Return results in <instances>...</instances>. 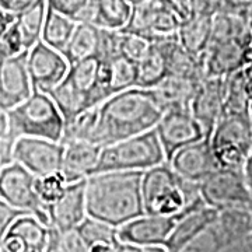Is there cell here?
<instances>
[{
	"instance_id": "cell-1",
	"label": "cell",
	"mask_w": 252,
	"mask_h": 252,
	"mask_svg": "<svg viewBox=\"0 0 252 252\" xmlns=\"http://www.w3.org/2000/svg\"><path fill=\"white\" fill-rule=\"evenodd\" d=\"M162 112L150 90L132 87L112 94L98 105V119L91 142L107 146L153 129Z\"/></svg>"
},
{
	"instance_id": "cell-2",
	"label": "cell",
	"mask_w": 252,
	"mask_h": 252,
	"mask_svg": "<svg viewBox=\"0 0 252 252\" xmlns=\"http://www.w3.org/2000/svg\"><path fill=\"white\" fill-rule=\"evenodd\" d=\"M143 172L104 171L87 177V215L115 227L143 215Z\"/></svg>"
},
{
	"instance_id": "cell-3",
	"label": "cell",
	"mask_w": 252,
	"mask_h": 252,
	"mask_svg": "<svg viewBox=\"0 0 252 252\" xmlns=\"http://www.w3.org/2000/svg\"><path fill=\"white\" fill-rule=\"evenodd\" d=\"M142 196L144 213L160 216L187 215L192 210L205 206L200 195V182L181 177L164 161L143 172Z\"/></svg>"
},
{
	"instance_id": "cell-4",
	"label": "cell",
	"mask_w": 252,
	"mask_h": 252,
	"mask_svg": "<svg viewBox=\"0 0 252 252\" xmlns=\"http://www.w3.org/2000/svg\"><path fill=\"white\" fill-rule=\"evenodd\" d=\"M6 114L9 124L7 150L10 160L13 146L18 137L34 136L56 142L62 139L64 121L48 93L34 90L27 99L6 111Z\"/></svg>"
},
{
	"instance_id": "cell-5",
	"label": "cell",
	"mask_w": 252,
	"mask_h": 252,
	"mask_svg": "<svg viewBox=\"0 0 252 252\" xmlns=\"http://www.w3.org/2000/svg\"><path fill=\"white\" fill-rule=\"evenodd\" d=\"M167 161L156 129L102 146L93 174L104 171H146Z\"/></svg>"
},
{
	"instance_id": "cell-6",
	"label": "cell",
	"mask_w": 252,
	"mask_h": 252,
	"mask_svg": "<svg viewBox=\"0 0 252 252\" xmlns=\"http://www.w3.org/2000/svg\"><path fill=\"white\" fill-rule=\"evenodd\" d=\"M185 251L252 252V209L220 210L215 223L190 241Z\"/></svg>"
},
{
	"instance_id": "cell-7",
	"label": "cell",
	"mask_w": 252,
	"mask_h": 252,
	"mask_svg": "<svg viewBox=\"0 0 252 252\" xmlns=\"http://www.w3.org/2000/svg\"><path fill=\"white\" fill-rule=\"evenodd\" d=\"M210 144L220 167L243 168L252 152L248 114H221L210 133Z\"/></svg>"
},
{
	"instance_id": "cell-8",
	"label": "cell",
	"mask_w": 252,
	"mask_h": 252,
	"mask_svg": "<svg viewBox=\"0 0 252 252\" xmlns=\"http://www.w3.org/2000/svg\"><path fill=\"white\" fill-rule=\"evenodd\" d=\"M200 195L216 210L252 209L251 195L243 168L219 167L200 182Z\"/></svg>"
},
{
	"instance_id": "cell-9",
	"label": "cell",
	"mask_w": 252,
	"mask_h": 252,
	"mask_svg": "<svg viewBox=\"0 0 252 252\" xmlns=\"http://www.w3.org/2000/svg\"><path fill=\"white\" fill-rule=\"evenodd\" d=\"M35 178L32 172L16 161L3 165L0 168V198L49 225L48 207L36 195Z\"/></svg>"
},
{
	"instance_id": "cell-10",
	"label": "cell",
	"mask_w": 252,
	"mask_h": 252,
	"mask_svg": "<svg viewBox=\"0 0 252 252\" xmlns=\"http://www.w3.org/2000/svg\"><path fill=\"white\" fill-rule=\"evenodd\" d=\"M63 149L61 142L23 136L18 137L11 150V161H16L26 167L35 177L46 175L55 171H61Z\"/></svg>"
},
{
	"instance_id": "cell-11",
	"label": "cell",
	"mask_w": 252,
	"mask_h": 252,
	"mask_svg": "<svg viewBox=\"0 0 252 252\" xmlns=\"http://www.w3.org/2000/svg\"><path fill=\"white\" fill-rule=\"evenodd\" d=\"M154 129L165 153L167 161L171 160L172 156L181 147L198 142L207 136L189 109H172L162 112Z\"/></svg>"
},
{
	"instance_id": "cell-12",
	"label": "cell",
	"mask_w": 252,
	"mask_h": 252,
	"mask_svg": "<svg viewBox=\"0 0 252 252\" xmlns=\"http://www.w3.org/2000/svg\"><path fill=\"white\" fill-rule=\"evenodd\" d=\"M27 66L34 90L48 93L64 79L70 63L61 51L38 41L28 49Z\"/></svg>"
},
{
	"instance_id": "cell-13",
	"label": "cell",
	"mask_w": 252,
	"mask_h": 252,
	"mask_svg": "<svg viewBox=\"0 0 252 252\" xmlns=\"http://www.w3.org/2000/svg\"><path fill=\"white\" fill-rule=\"evenodd\" d=\"M28 51L16 56L0 58V109L9 111L27 99L32 91V81L27 66Z\"/></svg>"
},
{
	"instance_id": "cell-14",
	"label": "cell",
	"mask_w": 252,
	"mask_h": 252,
	"mask_svg": "<svg viewBox=\"0 0 252 252\" xmlns=\"http://www.w3.org/2000/svg\"><path fill=\"white\" fill-rule=\"evenodd\" d=\"M178 220V216H160L143 213L118 227V235L121 241L135 244L144 252L149 247H165V243Z\"/></svg>"
},
{
	"instance_id": "cell-15",
	"label": "cell",
	"mask_w": 252,
	"mask_h": 252,
	"mask_svg": "<svg viewBox=\"0 0 252 252\" xmlns=\"http://www.w3.org/2000/svg\"><path fill=\"white\" fill-rule=\"evenodd\" d=\"M168 162L181 177L195 182H202L220 167L210 144V136L181 147Z\"/></svg>"
},
{
	"instance_id": "cell-16",
	"label": "cell",
	"mask_w": 252,
	"mask_h": 252,
	"mask_svg": "<svg viewBox=\"0 0 252 252\" xmlns=\"http://www.w3.org/2000/svg\"><path fill=\"white\" fill-rule=\"evenodd\" d=\"M48 215L49 225H54L59 231L77 228L87 217L86 178L69 182L62 196L48 206Z\"/></svg>"
},
{
	"instance_id": "cell-17",
	"label": "cell",
	"mask_w": 252,
	"mask_h": 252,
	"mask_svg": "<svg viewBox=\"0 0 252 252\" xmlns=\"http://www.w3.org/2000/svg\"><path fill=\"white\" fill-rule=\"evenodd\" d=\"M225 94V77H206L199 84L189 111L210 136L223 111Z\"/></svg>"
},
{
	"instance_id": "cell-18",
	"label": "cell",
	"mask_w": 252,
	"mask_h": 252,
	"mask_svg": "<svg viewBox=\"0 0 252 252\" xmlns=\"http://www.w3.org/2000/svg\"><path fill=\"white\" fill-rule=\"evenodd\" d=\"M251 42L241 38L209 42L205 52L199 56L206 77H227L240 70L244 49Z\"/></svg>"
},
{
	"instance_id": "cell-19",
	"label": "cell",
	"mask_w": 252,
	"mask_h": 252,
	"mask_svg": "<svg viewBox=\"0 0 252 252\" xmlns=\"http://www.w3.org/2000/svg\"><path fill=\"white\" fill-rule=\"evenodd\" d=\"M63 146L61 172L66 177L67 182L90 177L97 167L102 146L90 140H73L63 143Z\"/></svg>"
},
{
	"instance_id": "cell-20",
	"label": "cell",
	"mask_w": 252,
	"mask_h": 252,
	"mask_svg": "<svg viewBox=\"0 0 252 252\" xmlns=\"http://www.w3.org/2000/svg\"><path fill=\"white\" fill-rule=\"evenodd\" d=\"M219 210L215 207L205 206L192 210L181 217L174 225L165 247L168 252H184L187 245L193 241L200 233H203L209 225L215 223Z\"/></svg>"
},
{
	"instance_id": "cell-21",
	"label": "cell",
	"mask_w": 252,
	"mask_h": 252,
	"mask_svg": "<svg viewBox=\"0 0 252 252\" xmlns=\"http://www.w3.org/2000/svg\"><path fill=\"white\" fill-rule=\"evenodd\" d=\"M199 84L200 83L177 76H165L149 90L161 112H167L172 109H189Z\"/></svg>"
},
{
	"instance_id": "cell-22",
	"label": "cell",
	"mask_w": 252,
	"mask_h": 252,
	"mask_svg": "<svg viewBox=\"0 0 252 252\" xmlns=\"http://www.w3.org/2000/svg\"><path fill=\"white\" fill-rule=\"evenodd\" d=\"M130 13L129 0H90L80 23H91L104 30H124Z\"/></svg>"
},
{
	"instance_id": "cell-23",
	"label": "cell",
	"mask_w": 252,
	"mask_h": 252,
	"mask_svg": "<svg viewBox=\"0 0 252 252\" xmlns=\"http://www.w3.org/2000/svg\"><path fill=\"white\" fill-rule=\"evenodd\" d=\"M165 56L167 76H177L196 83H202L206 79L200 58L190 54L181 45L177 35L165 38Z\"/></svg>"
},
{
	"instance_id": "cell-24",
	"label": "cell",
	"mask_w": 252,
	"mask_h": 252,
	"mask_svg": "<svg viewBox=\"0 0 252 252\" xmlns=\"http://www.w3.org/2000/svg\"><path fill=\"white\" fill-rule=\"evenodd\" d=\"M165 38L152 39L150 49L137 62V83L136 87L152 89L168 74L167 73V56H165Z\"/></svg>"
},
{
	"instance_id": "cell-25",
	"label": "cell",
	"mask_w": 252,
	"mask_h": 252,
	"mask_svg": "<svg viewBox=\"0 0 252 252\" xmlns=\"http://www.w3.org/2000/svg\"><path fill=\"white\" fill-rule=\"evenodd\" d=\"M212 20L213 16H187L177 32L181 45L195 56H200L210 41Z\"/></svg>"
},
{
	"instance_id": "cell-26",
	"label": "cell",
	"mask_w": 252,
	"mask_h": 252,
	"mask_svg": "<svg viewBox=\"0 0 252 252\" xmlns=\"http://www.w3.org/2000/svg\"><path fill=\"white\" fill-rule=\"evenodd\" d=\"M77 230L89 245L90 252H117L119 235L115 225L87 215Z\"/></svg>"
},
{
	"instance_id": "cell-27",
	"label": "cell",
	"mask_w": 252,
	"mask_h": 252,
	"mask_svg": "<svg viewBox=\"0 0 252 252\" xmlns=\"http://www.w3.org/2000/svg\"><path fill=\"white\" fill-rule=\"evenodd\" d=\"M99 31L101 28L91 23H77L67 45L62 51L67 62L72 64L81 59L97 56L99 46Z\"/></svg>"
},
{
	"instance_id": "cell-28",
	"label": "cell",
	"mask_w": 252,
	"mask_h": 252,
	"mask_svg": "<svg viewBox=\"0 0 252 252\" xmlns=\"http://www.w3.org/2000/svg\"><path fill=\"white\" fill-rule=\"evenodd\" d=\"M48 94L54 99L59 112L62 114L64 124L76 115H79L84 109L94 107L91 105L89 97L84 93H81L66 76L59 84H56L54 89L48 91Z\"/></svg>"
},
{
	"instance_id": "cell-29",
	"label": "cell",
	"mask_w": 252,
	"mask_h": 252,
	"mask_svg": "<svg viewBox=\"0 0 252 252\" xmlns=\"http://www.w3.org/2000/svg\"><path fill=\"white\" fill-rule=\"evenodd\" d=\"M99 59L97 56H91L81 59L79 62H74L70 64L69 72L66 77L72 81L73 84L84 93L91 105H98L97 99V86H98V73H99Z\"/></svg>"
},
{
	"instance_id": "cell-30",
	"label": "cell",
	"mask_w": 252,
	"mask_h": 252,
	"mask_svg": "<svg viewBox=\"0 0 252 252\" xmlns=\"http://www.w3.org/2000/svg\"><path fill=\"white\" fill-rule=\"evenodd\" d=\"M9 233L20 235L27 245L28 252L46 251L49 228L31 213L18 217L10 227Z\"/></svg>"
},
{
	"instance_id": "cell-31",
	"label": "cell",
	"mask_w": 252,
	"mask_h": 252,
	"mask_svg": "<svg viewBox=\"0 0 252 252\" xmlns=\"http://www.w3.org/2000/svg\"><path fill=\"white\" fill-rule=\"evenodd\" d=\"M48 3L46 0H36L32 6L17 14L16 24L21 32L26 49H31L38 41H41L44 23H45Z\"/></svg>"
},
{
	"instance_id": "cell-32",
	"label": "cell",
	"mask_w": 252,
	"mask_h": 252,
	"mask_svg": "<svg viewBox=\"0 0 252 252\" xmlns=\"http://www.w3.org/2000/svg\"><path fill=\"white\" fill-rule=\"evenodd\" d=\"M76 24L77 23L72 18L66 17L48 7L41 41H44L46 45L52 46L62 52L72 36Z\"/></svg>"
},
{
	"instance_id": "cell-33",
	"label": "cell",
	"mask_w": 252,
	"mask_h": 252,
	"mask_svg": "<svg viewBox=\"0 0 252 252\" xmlns=\"http://www.w3.org/2000/svg\"><path fill=\"white\" fill-rule=\"evenodd\" d=\"M99 105V104H98ZM98 105L84 109L79 115L64 124L61 142L67 143L73 140H90L98 119Z\"/></svg>"
},
{
	"instance_id": "cell-34",
	"label": "cell",
	"mask_w": 252,
	"mask_h": 252,
	"mask_svg": "<svg viewBox=\"0 0 252 252\" xmlns=\"http://www.w3.org/2000/svg\"><path fill=\"white\" fill-rule=\"evenodd\" d=\"M67 180L61 171L51 172L35 178V190L38 198L46 207L55 203L63 195L67 187Z\"/></svg>"
},
{
	"instance_id": "cell-35",
	"label": "cell",
	"mask_w": 252,
	"mask_h": 252,
	"mask_svg": "<svg viewBox=\"0 0 252 252\" xmlns=\"http://www.w3.org/2000/svg\"><path fill=\"white\" fill-rule=\"evenodd\" d=\"M119 39H121V54L136 63L147 54L152 45V39L125 30H121Z\"/></svg>"
},
{
	"instance_id": "cell-36",
	"label": "cell",
	"mask_w": 252,
	"mask_h": 252,
	"mask_svg": "<svg viewBox=\"0 0 252 252\" xmlns=\"http://www.w3.org/2000/svg\"><path fill=\"white\" fill-rule=\"evenodd\" d=\"M27 51L21 32L18 30L17 24L14 21V24L0 35V58H10V56H16Z\"/></svg>"
},
{
	"instance_id": "cell-37",
	"label": "cell",
	"mask_w": 252,
	"mask_h": 252,
	"mask_svg": "<svg viewBox=\"0 0 252 252\" xmlns=\"http://www.w3.org/2000/svg\"><path fill=\"white\" fill-rule=\"evenodd\" d=\"M90 0H46L48 7L80 23Z\"/></svg>"
},
{
	"instance_id": "cell-38",
	"label": "cell",
	"mask_w": 252,
	"mask_h": 252,
	"mask_svg": "<svg viewBox=\"0 0 252 252\" xmlns=\"http://www.w3.org/2000/svg\"><path fill=\"white\" fill-rule=\"evenodd\" d=\"M27 213L28 212L26 210L11 206L9 202L0 198V245H1L3 238L9 233L11 224L17 220L18 217L27 215Z\"/></svg>"
},
{
	"instance_id": "cell-39",
	"label": "cell",
	"mask_w": 252,
	"mask_h": 252,
	"mask_svg": "<svg viewBox=\"0 0 252 252\" xmlns=\"http://www.w3.org/2000/svg\"><path fill=\"white\" fill-rule=\"evenodd\" d=\"M7 132H9L7 114L6 111L0 109V168L11 162L7 150Z\"/></svg>"
},
{
	"instance_id": "cell-40",
	"label": "cell",
	"mask_w": 252,
	"mask_h": 252,
	"mask_svg": "<svg viewBox=\"0 0 252 252\" xmlns=\"http://www.w3.org/2000/svg\"><path fill=\"white\" fill-rule=\"evenodd\" d=\"M219 10V0H189L188 16H213Z\"/></svg>"
},
{
	"instance_id": "cell-41",
	"label": "cell",
	"mask_w": 252,
	"mask_h": 252,
	"mask_svg": "<svg viewBox=\"0 0 252 252\" xmlns=\"http://www.w3.org/2000/svg\"><path fill=\"white\" fill-rule=\"evenodd\" d=\"M0 251L1 252H28L27 245L24 243V240L17 234H11L7 233L6 237L3 238L1 245H0Z\"/></svg>"
},
{
	"instance_id": "cell-42",
	"label": "cell",
	"mask_w": 252,
	"mask_h": 252,
	"mask_svg": "<svg viewBox=\"0 0 252 252\" xmlns=\"http://www.w3.org/2000/svg\"><path fill=\"white\" fill-rule=\"evenodd\" d=\"M35 1L36 0H0V7L17 16L30 6H32Z\"/></svg>"
},
{
	"instance_id": "cell-43",
	"label": "cell",
	"mask_w": 252,
	"mask_h": 252,
	"mask_svg": "<svg viewBox=\"0 0 252 252\" xmlns=\"http://www.w3.org/2000/svg\"><path fill=\"white\" fill-rule=\"evenodd\" d=\"M16 18H17L16 14H13V13L7 11V10L0 7V35H1L3 32H6V31L14 24Z\"/></svg>"
},
{
	"instance_id": "cell-44",
	"label": "cell",
	"mask_w": 252,
	"mask_h": 252,
	"mask_svg": "<svg viewBox=\"0 0 252 252\" xmlns=\"http://www.w3.org/2000/svg\"><path fill=\"white\" fill-rule=\"evenodd\" d=\"M250 0H219V9L238 10L250 6Z\"/></svg>"
},
{
	"instance_id": "cell-45",
	"label": "cell",
	"mask_w": 252,
	"mask_h": 252,
	"mask_svg": "<svg viewBox=\"0 0 252 252\" xmlns=\"http://www.w3.org/2000/svg\"><path fill=\"white\" fill-rule=\"evenodd\" d=\"M241 70L245 73H252V42L245 46L241 59Z\"/></svg>"
},
{
	"instance_id": "cell-46",
	"label": "cell",
	"mask_w": 252,
	"mask_h": 252,
	"mask_svg": "<svg viewBox=\"0 0 252 252\" xmlns=\"http://www.w3.org/2000/svg\"><path fill=\"white\" fill-rule=\"evenodd\" d=\"M243 170H244V175H245V181H247V187H248L250 195H251V202H252V152L251 154L248 156V158H247L245 164H244Z\"/></svg>"
},
{
	"instance_id": "cell-47",
	"label": "cell",
	"mask_w": 252,
	"mask_h": 252,
	"mask_svg": "<svg viewBox=\"0 0 252 252\" xmlns=\"http://www.w3.org/2000/svg\"><path fill=\"white\" fill-rule=\"evenodd\" d=\"M178 6H180L181 9L184 10V13L188 16L189 13V0H174Z\"/></svg>"
},
{
	"instance_id": "cell-48",
	"label": "cell",
	"mask_w": 252,
	"mask_h": 252,
	"mask_svg": "<svg viewBox=\"0 0 252 252\" xmlns=\"http://www.w3.org/2000/svg\"><path fill=\"white\" fill-rule=\"evenodd\" d=\"M247 21H248V28H250V32L252 35V3L248 9V16H247Z\"/></svg>"
},
{
	"instance_id": "cell-49",
	"label": "cell",
	"mask_w": 252,
	"mask_h": 252,
	"mask_svg": "<svg viewBox=\"0 0 252 252\" xmlns=\"http://www.w3.org/2000/svg\"><path fill=\"white\" fill-rule=\"evenodd\" d=\"M248 118H250V124H251L252 129V101H250V104H248Z\"/></svg>"
},
{
	"instance_id": "cell-50",
	"label": "cell",
	"mask_w": 252,
	"mask_h": 252,
	"mask_svg": "<svg viewBox=\"0 0 252 252\" xmlns=\"http://www.w3.org/2000/svg\"><path fill=\"white\" fill-rule=\"evenodd\" d=\"M129 1H130L132 4H135V3H137V1H140V0H129Z\"/></svg>"
},
{
	"instance_id": "cell-51",
	"label": "cell",
	"mask_w": 252,
	"mask_h": 252,
	"mask_svg": "<svg viewBox=\"0 0 252 252\" xmlns=\"http://www.w3.org/2000/svg\"><path fill=\"white\" fill-rule=\"evenodd\" d=\"M250 1H252V0H250Z\"/></svg>"
}]
</instances>
